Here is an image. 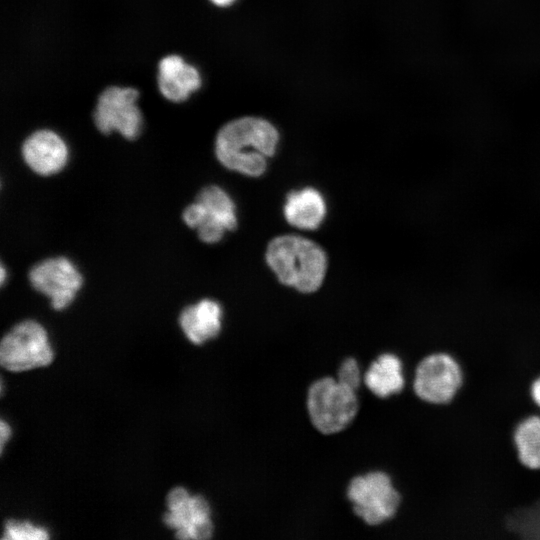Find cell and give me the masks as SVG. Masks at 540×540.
<instances>
[{
	"instance_id": "obj_1",
	"label": "cell",
	"mask_w": 540,
	"mask_h": 540,
	"mask_svg": "<svg viewBox=\"0 0 540 540\" xmlns=\"http://www.w3.org/2000/svg\"><path fill=\"white\" fill-rule=\"evenodd\" d=\"M278 132L268 121L256 117H243L224 125L215 141L218 161L227 169L246 176L262 175L267 158L274 155Z\"/></svg>"
},
{
	"instance_id": "obj_2",
	"label": "cell",
	"mask_w": 540,
	"mask_h": 540,
	"mask_svg": "<svg viewBox=\"0 0 540 540\" xmlns=\"http://www.w3.org/2000/svg\"><path fill=\"white\" fill-rule=\"evenodd\" d=\"M266 262L278 280L300 292L316 291L322 284L327 257L315 242L298 235H281L270 241Z\"/></svg>"
},
{
	"instance_id": "obj_3",
	"label": "cell",
	"mask_w": 540,
	"mask_h": 540,
	"mask_svg": "<svg viewBox=\"0 0 540 540\" xmlns=\"http://www.w3.org/2000/svg\"><path fill=\"white\" fill-rule=\"evenodd\" d=\"M306 408L316 430L325 435L337 434L346 429L358 413L357 391L336 378L322 377L308 388Z\"/></svg>"
},
{
	"instance_id": "obj_4",
	"label": "cell",
	"mask_w": 540,
	"mask_h": 540,
	"mask_svg": "<svg viewBox=\"0 0 540 540\" xmlns=\"http://www.w3.org/2000/svg\"><path fill=\"white\" fill-rule=\"evenodd\" d=\"M464 381V369L456 356L446 350H437L417 363L412 389L422 402L441 406L456 398Z\"/></svg>"
},
{
	"instance_id": "obj_5",
	"label": "cell",
	"mask_w": 540,
	"mask_h": 540,
	"mask_svg": "<svg viewBox=\"0 0 540 540\" xmlns=\"http://www.w3.org/2000/svg\"><path fill=\"white\" fill-rule=\"evenodd\" d=\"M346 495L354 513L366 524L380 525L392 519L401 505V494L384 471H371L351 479Z\"/></svg>"
},
{
	"instance_id": "obj_6",
	"label": "cell",
	"mask_w": 540,
	"mask_h": 540,
	"mask_svg": "<svg viewBox=\"0 0 540 540\" xmlns=\"http://www.w3.org/2000/svg\"><path fill=\"white\" fill-rule=\"evenodd\" d=\"M53 351L44 327L34 320L15 325L1 340L0 362L9 371L20 372L49 365Z\"/></svg>"
},
{
	"instance_id": "obj_7",
	"label": "cell",
	"mask_w": 540,
	"mask_h": 540,
	"mask_svg": "<svg viewBox=\"0 0 540 540\" xmlns=\"http://www.w3.org/2000/svg\"><path fill=\"white\" fill-rule=\"evenodd\" d=\"M31 286L49 298L55 310L68 307L83 284V277L74 263L64 256L45 259L28 273Z\"/></svg>"
},
{
	"instance_id": "obj_8",
	"label": "cell",
	"mask_w": 540,
	"mask_h": 540,
	"mask_svg": "<svg viewBox=\"0 0 540 540\" xmlns=\"http://www.w3.org/2000/svg\"><path fill=\"white\" fill-rule=\"evenodd\" d=\"M138 91L134 88L112 86L98 98L94 122L103 134L117 131L126 139L137 137L142 126L141 112L136 105Z\"/></svg>"
},
{
	"instance_id": "obj_9",
	"label": "cell",
	"mask_w": 540,
	"mask_h": 540,
	"mask_svg": "<svg viewBox=\"0 0 540 540\" xmlns=\"http://www.w3.org/2000/svg\"><path fill=\"white\" fill-rule=\"evenodd\" d=\"M235 205L220 187L210 185L200 190L192 209V226L201 241H220L226 231L237 226Z\"/></svg>"
},
{
	"instance_id": "obj_10",
	"label": "cell",
	"mask_w": 540,
	"mask_h": 540,
	"mask_svg": "<svg viewBox=\"0 0 540 540\" xmlns=\"http://www.w3.org/2000/svg\"><path fill=\"white\" fill-rule=\"evenodd\" d=\"M167 507L169 511L163 520L168 527L176 530L177 538H211L214 526L210 518V506L203 496H190L186 489L176 487L167 495Z\"/></svg>"
},
{
	"instance_id": "obj_11",
	"label": "cell",
	"mask_w": 540,
	"mask_h": 540,
	"mask_svg": "<svg viewBox=\"0 0 540 540\" xmlns=\"http://www.w3.org/2000/svg\"><path fill=\"white\" fill-rule=\"evenodd\" d=\"M27 166L36 174L51 176L60 172L68 161V147L51 130H38L28 136L21 148Z\"/></svg>"
},
{
	"instance_id": "obj_12",
	"label": "cell",
	"mask_w": 540,
	"mask_h": 540,
	"mask_svg": "<svg viewBox=\"0 0 540 540\" xmlns=\"http://www.w3.org/2000/svg\"><path fill=\"white\" fill-rule=\"evenodd\" d=\"M222 315V308L217 301L203 299L181 311L179 324L186 337L200 345L219 334Z\"/></svg>"
},
{
	"instance_id": "obj_13",
	"label": "cell",
	"mask_w": 540,
	"mask_h": 540,
	"mask_svg": "<svg viewBox=\"0 0 540 540\" xmlns=\"http://www.w3.org/2000/svg\"><path fill=\"white\" fill-rule=\"evenodd\" d=\"M198 71L177 55L164 57L159 63L158 86L170 101H184L200 87Z\"/></svg>"
},
{
	"instance_id": "obj_14",
	"label": "cell",
	"mask_w": 540,
	"mask_h": 540,
	"mask_svg": "<svg viewBox=\"0 0 540 540\" xmlns=\"http://www.w3.org/2000/svg\"><path fill=\"white\" fill-rule=\"evenodd\" d=\"M363 382L371 393L382 399L402 392L406 381L400 357L393 353L379 355L363 374Z\"/></svg>"
},
{
	"instance_id": "obj_15",
	"label": "cell",
	"mask_w": 540,
	"mask_h": 540,
	"mask_svg": "<svg viewBox=\"0 0 540 540\" xmlns=\"http://www.w3.org/2000/svg\"><path fill=\"white\" fill-rule=\"evenodd\" d=\"M326 215V203L321 193L307 187L287 195L284 216L292 226L314 230L319 227Z\"/></svg>"
},
{
	"instance_id": "obj_16",
	"label": "cell",
	"mask_w": 540,
	"mask_h": 540,
	"mask_svg": "<svg viewBox=\"0 0 540 540\" xmlns=\"http://www.w3.org/2000/svg\"><path fill=\"white\" fill-rule=\"evenodd\" d=\"M512 448L520 465L531 471L540 470V414H527L512 428Z\"/></svg>"
},
{
	"instance_id": "obj_17",
	"label": "cell",
	"mask_w": 540,
	"mask_h": 540,
	"mask_svg": "<svg viewBox=\"0 0 540 540\" xmlns=\"http://www.w3.org/2000/svg\"><path fill=\"white\" fill-rule=\"evenodd\" d=\"M506 526L523 538L540 539V499L511 513Z\"/></svg>"
},
{
	"instance_id": "obj_18",
	"label": "cell",
	"mask_w": 540,
	"mask_h": 540,
	"mask_svg": "<svg viewBox=\"0 0 540 540\" xmlns=\"http://www.w3.org/2000/svg\"><path fill=\"white\" fill-rule=\"evenodd\" d=\"M49 537L42 527H36L30 522L9 520L4 528V540H44Z\"/></svg>"
},
{
	"instance_id": "obj_19",
	"label": "cell",
	"mask_w": 540,
	"mask_h": 540,
	"mask_svg": "<svg viewBox=\"0 0 540 540\" xmlns=\"http://www.w3.org/2000/svg\"><path fill=\"white\" fill-rule=\"evenodd\" d=\"M336 379L357 391L363 381V375L357 360L353 357L344 359L338 367Z\"/></svg>"
},
{
	"instance_id": "obj_20",
	"label": "cell",
	"mask_w": 540,
	"mask_h": 540,
	"mask_svg": "<svg viewBox=\"0 0 540 540\" xmlns=\"http://www.w3.org/2000/svg\"><path fill=\"white\" fill-rule=\"evenodd\" d=\"M528 394L531 402L540 410V374L529 383Z\"/></svg>"
},
{
	"instance_id": "obj_21",
	"label": "cell",
	"mask_w": 540,
	"mask_h": 540,
	"mask_svg": "<svg viewBox=\"0 0 540 540\" xmlns=\"http://www.w3.org/2000/svg\"><path fill=\"white\" fill-rule=\"evenodd\" d=\"M0 431H1V450H3L4 444L10 436V428L8 424L5 423L4 420H1Z\"/></svg>"
},
{
	"instance_id": "obj_22",
	"label": "cell",
	"mask_w": 540,
	"mask_h": 540,
	"mask_svg": "<svg viewBox=\"0 0 540 540\" xmlns=\"http://www.w3.org/2000/svg\"><path fill=\"white\" fill-rule=\"evenodd\" d=\"M211 1L218 6H228L232 4L235 0H211Z\"/></svg>"
},
{
	"instance_id": "obj_23",
	"label": "cell",
	"mask_w": 540,
	"mask_h": 540,
	"mask_svg": "<svg viewBox=\"0 0 540 540\" xmlns=\"http://www.w3.org/2000/svg\"><path fill=\"white\" fill-rule=\"evenodd\" d=\"M0 270H1V283L3 284L4 281H5V278H6V276H5V275H6V271H5L4 265H1V269H0Z\"/></svg>"
}]
</instances>
